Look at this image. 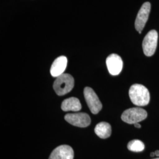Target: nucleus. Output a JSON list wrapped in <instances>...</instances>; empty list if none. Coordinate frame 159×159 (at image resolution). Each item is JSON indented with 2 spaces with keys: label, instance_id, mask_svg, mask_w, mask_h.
Listing matches in <instances>:
<instances>
[{
  "label": "nucleus",
  "instance_id": "nucleus-1",
  "mask_svg": "<svg viewBox=\"0 0 159 159\" xmlns=\"http://www.w3.org/2000/svg\"><path fill=\"white\" fill-rule=\"evenodd\" d=\"M129 97L131 102L137 106H145L150 102V93L144 85L135 84L131 86Z\"/></svg>",
  "mask_w": 159,
  "mask_h": 159
},
{
  "label": "nucleus",
  "instance_id": "nucleus-2",
  "mask_svg": "<svg viewBox=\"0 0 159 159\" xmlns=\"http://www.w3.org/2000/svg\"><path fill=\"white\" fill-rule=\"evenodd\" d=\"M74 80L69 74H64L58 76L55 80L53 88L58 96H63L70 92L73 89Z\"/></svg>",
  "mask_w": 159,
  "mask_h": 159
},
{
  "label": "nucleus",
  "instance_id": "nucleus-3",
  "mask_svg": "<svg viewBox=\"0 0 159 159\" xmlns=\"http://www.w3.org/2000/svg\"><path fill=\"white\" fill-rule=\"evenodd\" d=\"M148 116L147 111L140 107L129 108L121 115V119L126 123L134 125L146 119Z\"/></svg>",
  "mask_w": 159,
  "mask_h": 159
},
{
  "label": "nucleus",
  "instance_id": "nucleus-4",
  "mask_svg": "<svg viewBox=\"0 0 159 159\" xmlns=\"http://www.w3.org/2000/svg\"><path fill=\"white\" fill-rule=\"evenodd\" d=\"M158 34L156 30H151L145 36L143 41L144 54L148 56H152L155 53L157 46Z\"/></svg>",
  "mask_w": 159,
  "mask_h": 159
},
{
  "label": "nucleus",
  "instance_id": "nucleus-5",
  "mask_svg": "<svg viewBox=\"0 0 159 159\" xmlns=\"http://www.w3.org/2000/svg\"><path fill=\"white\" fill-rule=\"evenodd\" d=\"M84 95L91 113L94 114L98 113L102 108V104L96 93L90 87H87L84 90Z\"/></svg>",
  "mask_w": 159,
  "mask_h": 159
},
{
  "label": "nucleus",
  "instance_id": "nucleus-6",
  "mask_svg": "<svg viewBox=\"0 0 159 159\" xmlns=\"http://www.w3.org/2000/svg\"><path fill=\"white\" fill-rule=\"evenodd\" d=\"M64 119L71 125L79 127H86L91 123L90 116L85 113L67 114Z\"/></svg>",
  "mask_w": 159,
  "mask_h": 159
},
{
  "label": "nucleus",
  "instance_id": "nucleus-7",
  "mask_svg": "<svg viewBox=\"0 0 159 159\" xmlns=\"http://www.w3.org/2000/svg\"><path fill=\"white\" fill-rule=\"evenodd\" d=\"M150 10V3L146 2L143 4L137 14L135 21V28L139 33H142L143 30L145 27V25L147 23L149 17Z\"/></svg>",
  "mask_w": 159,
  "mask_h": 159
},
{
  "label": "nucleus",
  "instance_id": "nucleus-8",
  "mask_svg": "<svg viewBox=\"0 0 159 159\" xmlns=\"http://www.w3.org/2000/svg\"><path fill=\"white\" fill-rule=\"evenodd\" d=\"M106 65L110 74L117 75L121 73L123 63L121 58L119 55L112 54L107 58Z\"/></svg>",
  "mask_w": 159,
  "mask_h": 159
},
{
  "label": "nucleus",
  "instance_id": "nucleus-9",
  "mask_svg": "<svg viewBox=\"0 0 159 159\" xmlns=\"http://www.w3.org/2000/svg\"><path fill=\"white\" fill-rule=\"evenodd\" d=\"M73 149L68 145H61L56 148L51 153L49 159H73Z\"/></svg>",
  "mask_w": 159,
  "mask_h": 159
},
{
  "label": "nucleus",
  "instance_id": "nucleus-10",
  "mask_svg": "<svg viewBox=\"0 0 159 159\" xmlns=\"http://www.w3.org/2000/svg\"><path fill=\"white\" fill-rule=\"evenodd\" d=\"M67 58L65 56H60L57 58L52 63L50 69L51 75L54 77L64 74V72L67 67Z\"/></svg>",
  "mask_w": 159,
  "mask_h": 159
},
{
  "label": "nucleus",
  "instance_id": "nucleus-11",
  "mask_svg": "<svg viewBox=\"0 0 159 159\" xmlns=\"http://www.w3.org/2000/svg\"><path fill=\"white\" fill-rule=\"evenodd\" d=\"M61 109L64 111H79L81 109V104L79 100L75 97H70L63 101Z\"/></svg>",
  "mask_w": 159,
  "mask_h": 159
},
{
  "label": "nucleus",
  "instance_id": "nucleus-12",
  "mask_svg": "<svg viewBox=\"0 0 159 159\" xmlns=\"http://www.w3.org/2000/svg\"><path fill=\"white\" fill-rule=\"evenodd\" d=\"M94 131L100 138L107 139L111 134V127L107 122H101L97 125Z\"/></svg>",
  "mask_w": 159,
  "mask_h": 159
},
{
  "label": "nucleus",
  "instance_id": "nucleus-13",
  "mask_svg": "<svg viewBox=\"0 0 159 159\" xmlns=\"http://www.w3.org/2000/svg\"><path fill=\"white\" fill-rule=\"evenodd\" d=\"M144 143L139 140H133L128 143L127 148L129 150L134 152H140L144 149Z\"/></svg>",
  "mask_w": 159,
  "mask_h": 159
},
{
  "label": "nucleus",
  "instance_id": "nucleus-14",
  "mask_svg": "<svg viewBox=\"0 0 159 159\" xmlns=\"http://www.w3.org/2000/svg\"><path fill=\"white\" fill-rule=\"evenodd\" d=\"M134 127H136V128H140L141 127V125L138 123H135L134 125Z\"/></svg>",
  "mask_w": 159,
  "mask_h": 159
},
{
  "label": "nucleus",
  "instance_id": "nucleus-15",
  "mask_svg": "<svg viewBox=\"0 0 159 159\" xmlns=\"http://www.w3.org/2000/svg\"><path fill=\"white\" fill-rule=\"evenodd\" d=\"M154 153H155V155L156 156H159V150H156Z\"/></svg>",
  "mask_w": 159,
  "mask_h": 159
},
{
  "label": "nucleus",
  "instance_id": "nucleus-16",
  "mask_svg": "<svg viewBox=\"0 0 159 159\" xmlns=\"http://www.w3.org/2000/svg\"><path fill=\"white\" fill-rule=\"evenodd\" d=\"M154 156H156L154 152H152V153H150V156H151V157H154Z\"/></svg>",
  "mask_w": 159,
  "mask_h": 159
},
{
  "label": "nucleus",
  "instance_id": "nucleus-17",
  "mask_svg": "<svg viewBox=\"0 0 159 159\" xmlns=\"http://www.w3.org/2000/svg\"><path fill=\"white\" fill-rule=\"evenodd\" d=\"M159 159V158H156V159Z\"/></svg>",
  "mask_w": 159,
  "mask_h": 159
}]
</instances>
